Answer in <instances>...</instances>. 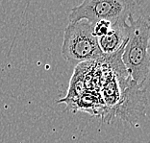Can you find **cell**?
Masks as SVG:
<instances>
[{
	"mask_svg": "<svg viewBox=\"0 0 150 143\" xmlns=\"http://www.w3.org/2000/svg\"><path fill=\"white\" fill-rule=\"evenodd\" d=\"M150 16H130L126 24V42L121 62L130 80L139 87L146 83L150 73Z\"/></svg>",
	"mask_w": 150,
	"mask_h": 143,
	"instance_id": "cell-1",
	"label": "cell"
},
{
	"mask_svg": "<svg viewBox=\"0 0 150 143\" xmlns=\"http://www.w3.org/2000/svg\"><path fill=\"white\" fill-rule=\"evenodd\" d=\"M141 2L135 0H84L70 10L69 20H87L91 24L110 22L112 26L123 24L137 11Z\"/></svg>",
	"mask_w": 150,
	"mask_h": 143,
	"instance_id": "cell-2",
	"label": "cell"
},
{
	"mask_svg": "<svg viewBox=\"0 0 150 143\" xmlns=\"http://www.w3.org/2000/svg\"><path fill=\"white\" fill-rule=\"evenodd\" d=\"M62 56L71 63H83L101 60L105 56L98 45V39L93 34V24L87 20L70 22L64 29Z\"/></svg>",
	"mask_w": 150,
	"mask_h": 143,
	"instance_id": "cell-3",
	"label": "cell"
},
{
	"mask_svg": "<svg viewBox=\"0 0 150 143\" xmlns=\"http://www.w3.org/2000/svg\"><path fill=\"white\" fill-rule=\"evenodd\" d=\"M127 92L125 94V101L121 105L122 108L119 111L118 116L132 123L137 120L142 111L144 110V90H142V87H139L132 82L131 86L127 88Z\"/></svg>",
	"mask_w": 150,
	"mask_h": 143,
	"instance_id": "cell-4",
	"label": "cell"
},
{
	"mask_svg": "<svg viewBox=\"0 0 150 143\" xmlns=\"http://www.w3.org/2000/svg\"><path fill=\"white\" fill-rule=\"evenodd\" d=\"M126 24L112 26L107 35L98 39V45L104 56H111L117 53L124 46L126 42Z\"/></svg>",
	"mask_w": 150,
	"mask_h": 143,
	"instance_id": "cell-5",
	"label": "cell"
},
{
	"mask_svg": "<svg viewBox=\"0 0 150 143\" xmlns=\"http://www.w3.org/2000/svg\"><path fill=\"white\" fill-rule=\"evenodd\" d=\"M93 34L97 39L104 37L105 35H107L109 31L112 28V24L110 22L107 21H99L95 24H93Z\"/></svg>",
	"mask_w": 150,
	"mask_h": 143,
	"instance_id": "cell-6",
	"label": "cell"
}]
</instances>
